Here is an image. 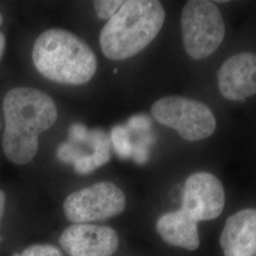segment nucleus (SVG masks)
Listing matches in <instances>:
<instances>
[{"label": "nucleus", "instance_id": "nucleus-14", "mask_svg": "<svg viewBox=\"0 0 256 256\" xmlns=\"http://www.w3.org/2000/svg\"><path fill=\"white\" fill-rule=\"evenodd\" d=\"M124 1L119 0H98L94 2V9L100 19L110 20L122 7Z\"/></svg>", "mask_w": 256, "mask_h": 256}, {"label": "nucleus", "instance_id": "nucleus-20", "mask_svg": "<svg viewBox=\"0 0 256 256\" xmlns=\"http://www.w3.org/2000/svg\"><path fill=\"white\" fill-rule=\"evenodd\" d=\"M3 23V16H2V14H0V25Z\"/></svg>", "mask_w": 256, "mask_h": 256}, {"label": "nucleus", "instance_id": "nucleus-7", "mask_svg": "<svg viewBox=\"0 0 256 256\" xmlns=\"http://www.w3.org/2000/svg\"><path fill=\"white\" fill-rule=\"evenodd\" d=\"M225 206V191L220 180L210 173L191 174L185 182L182 209L192 220H216Z\"/></svg>", "mask_w": 256, "mask_h": 256}, {"label": "nucleus", "instance_id": "nucleus-10", "mask_svg": "<svg viewBox=\"0 0 256 256\" xmlns=\"http://www.w3.org/2000/svg\"><path fill=\"white\" fill-rule=\"evenodd\" d=\"M225 256H256V209L230 216L220 236Z\"/></svg>", "mask_w": 256, "mask_h": 256}, {"label": "nucleus", "instance_id": "nucleus-8", "mask_svg": "<svg viewBox=\"0 0 256 256\" xmlns=\"http://www.w3.org/2000/svg\"><path fill=\"white\" fill-rule=\"evenodd\" d=\"M59 244L70 256H111L118 250L119 236L108 226L74 224L62 232Z\"/></svg>", "mask_w": 256, "mask_h": 256}, {"label": "nucleus", "instance_id": "nucleus-18", "mask_svg": "<svg viewBox=\"0 0 256 256\" xmlns=\"http://www.w3.org/2000/svg\"><path fill=\"white\" fill-rule=\"evenodd\" d=\"M5 194L0 190V229H1V221L3 220V216L5 212ZM0 244H1V234H0Z\"/></svg>", "mask_w": 256, "mask_h": 256}, {"label": "nucleus", "instance_id": "nucleus-3", "mask_svg": "<svg viewBox=\"0 0 256 256\" xmlns=\"http://www.w3.org/2000/svg\"><path fill=\"white\" fill-rule=\"evenodd\" d=\"M32 61L45 78L64 84L90 82L97 70V58L92 48L63 28H50L38 36Z\"/></svg>", "mask_w": 256, "mask_h": 256}, {"label": "nucleus", "instance_id": "nucleus-19", "mask_svg": "<svg viewBox=\"0 0 256 256\" xmlns=\"http://www.w3.org/2000/svg\"><path fill=\"white\" fill-rule=\"evenodd\" d=\"M5 46H6V42H5V36L2 32H0V60L2 59L4 52H5Z\"/></svg>", "mask_w": 256, "mask_h": 256}, {"label": "nucleus", "instance_id": "nucleus-15", "mask_svg": "<svg viewBox=\"0 0 256 256\" xmlns=\"http://www.w3.org/2000/svg\"><path fill=\"white\" fill-rule=\"evenodd\" d=\"M12 256H62L60 250L52 245L37 244L27 248L21 254H14Z\"/></svg>", "mask_w": 256, "mask_h": 256}, {"label": "nucleus", "instance_id": "nucleus-4", "mask_svg": "<svg viewBox=\"0 0 256 256\" xmlns=\"http://www.w3.org/2000/svg\"><path fill=\"white\" fill-rule=\"evenodd\" d=\"M180 24L185 50L196 60L212 54L225 36L224 20L212 1H188L183 7Z\"/></svg>", "mask_w": 256, "mask_h": 256}, {"label": "nucleus", "instance_id": "nucleus-17", "mask_svg": "<svg viewBox=\"0 0 256 256\" xmlns=\"http://www.w3.org/2000/svg\"><path fill=\"white\" fill-rule=\"evenodd\" d=\"M151 122L146 116L138 115L128 120V128L134 130H147Z\"/></svg>", "mask_w": 256, "mask_h": 256}, {"label": "nucleus", "instance_id": "nucleus-12", "mask_svg": "<svg viewBox=\"0 0 256 256\" xmlns=\"http://www.w3.org/2000/svg\"><path fill=\"white\" fill-rule=\"evenodd\" d=\"M110 142L120 158H128L133 154V144L130 140L128 129L124 126H115L111 129Z\"/></svg>", "mask_w": 256, "mask_h": 256}, {"label": "nucleus", "instance_id": "nucleus-1", "mask_svg": "<svg viewBox=\"0 0 256 256\" xmlns=\"http://www.w3.org/2000/svg\"><path fill=\"white\" fill-rule=\"evenodd\" d=\"M4 154L10 162L23 165L37 154L39 135L54 124L58 112L54 101L32 88H16L4 97Z\"/></svg>", "mask_w": 256, "mask_h": 256}, {"label": "nucleus", "instance_id": "nucleus-5", "mask_svg": "<svg viewBox=\"0 0 256 256\" xmlns=\"http://www.w3.org/2000/svg\"><path fill=\"white\" fill-rule=\"evenodd\" d=\"M151 114L160 124L190 142L210 137L216 128L214 115L206 104L182 96L160 99L153 104Z\"/></svg>", "mask_w": 256, "mask_h": 256}, {"label": "nucleus", "instance_id": "nucleus-13", "mask_svg": "<svg viewBox=\"0 0 256 256\" xmlns=\"http://www.w3.org/2000/svg\"><path fill=\"white\" fill-rule=\"evenodd\" d=\"M56 154H57L58 160L66 164H74L78 158H82L84 156L88 155L84 153L82 149L78 148L75 144L70 140L61 144L57 148Z\"/></svg>", "mask_w": 256, "mask_h": 256}, {"label": "nucleus", "instance_id": "nucleus-16", "mask_svg": "<svg viewBox=\"0 0 256 256\" xmlns=\"http://www.w3.org/2000/svg\"><path fill=\"white\" fill-rule=\"evenodd\" d=\"M90 130L82 124H74L68 129L70 142L74 144H84L88 137Z\"/></svg>", "mask_w": 256, "mask_h": 256}, {"label": "nucleus", "instance_id": "nucleus-2", "mask_svg": "<svg viewBox=\"0 0 256 256\" xmlns=\"http://www.w3.org/2000/svg\"><path fill=\"white\" fill-rule=\"evenodd\" d=\"M165 12L156 0H128L102 27L100 46L111 60H124L144 50L164 24Z\"/></svg>", "mask_w": 256, "mask_h": 256}, {"label": "nucleus", "instance_id": "nucleus-6", "mask_svg": "<svg viewBox=\"0 0 256 256\" xmlns=\"http://www.w3.org/2000/svg\"><path fill=\"white\" fill-rule=\"evenodd\" d=\"M126 205L124 192L117 185L102 182L70 194L64 202L66 218L75 224L108 220L122 214Z\"/></svg>", "mask_w": 256, "mask_h": 256}, {"label": "nucleus", "instance_id": "nucleus-9", "mask_svg": "<svg viewBox=\"0 0 256 256\" xmlns=\"http://www.w3.org/2000/svg\"><path fill=\"white\" fill-rule=\"evenodd\" d=\"M218 86L230 101H242L256 94V54L242 52L230 57L221 66Z\"/></svg>", "mask_w": 256, "mask_h": 256}, {"label": "nucleus", "instance_id": "nucleus-11", "mask_svg": "<svg viewBox=\"0 0 256 256\" xmlns=\"http://www.w3.org/2000/svg\"><path fill=\"white\" fill-rule=\"evenodd\" d=\"M156 230L171 246L188 250H196L200 247L198 222L182 209L162 214L156 221Z\"/></svg>", "mask_w": 256, "mask_h": 256}]
</instances>
